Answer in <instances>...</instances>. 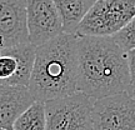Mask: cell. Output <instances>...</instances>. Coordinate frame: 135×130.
I'll use <instances>...</instances> for the list:
<instances>
[{"label":"cell","instance_id":"12","mask_svg":"<svg viewBox=\"0 0 135 130\" xmlns=\"http://www.w3.org/2000/svg\"><path fill=\"white\" fill-rule=\"evenodd\" d=\"M113 39L123 51L129 53L131 50H135V18L119 33L115 34Z\"/></svg>","mask_w":135,"mask_h":130},{"label":"cell","instance_id":"3","mask_svg":"<svg viewBox=\"0 0 135 130\" xmlns=\"http://www.w3.org/2000/svg\"><path fill=\"white\" fill-rule=\"evenodd\" d=\"M135 18V0H98L83 19L75 35L114 36Z\"/></svg>","mask_w":135,"mask_h":130},{"label":"cell","instance_id":"1","mask_svg":"<svg viewBox=\"0 0 135 130\" xmlns=\"http://www.w3.org/2000/svg\"><path fill=\"white\" fill-rule=\"evenodd\" d=\"M76 89L95 100L131 92L126 53L113 36H78Z\"/></svg>","mask_w":135,"mask_h":130},{"label":"cell","instance_id":"8","mask_svg":"<svg viewBox=\"0 0 135 130\" xmlns=\"http://www.w3.org/2000/svg\"><path fill=\"white\" fill-rule=\"evenodd\" d=\"M28 43L26 0H0V49Z\"/></svg>","mask_w":135,"mask_h":130},{"label":"cell","instance_id":"15","mask_svg":"<svg viewBox=\"0 0 135 130\" xmlns=\"http://www.w3.org/2000/svg\"><path fill=\"white\" fill-rule=\"evenodd\" d=\"M0 130H8V129H4V128H0Z\"/></svg>","mask_w":135,"mask_h":130},{"label":"cell","instance_id":"6","mask_svg":"<svg viewBox=\"0 0 135 130\" xmlns=\"http://www.w3.org/2000/svg\"><path fill=\"white\" fill-rule=\"evenodd\" d=\"M29 41L35 48L64 34L63 20L53 0H26Z\"/></svg>","mask_w":135,"mask_h":130},{"label":"cell","instance_id":"10","mask_svg":"<svg viewBox=\"0 0 135 130\" xmlns=\"http://www.w3.org/2000/svg\"><path fill=\"white\" fill-rule=\"evenodd\" d=\"M63 20L64 33L74 34L98 0H53Z\"/></svg>","mask_w":135,"mask_h":130},{"label":"cell","instance_id":"9","mask_svg":"<svg viewBox=\"0 0 135 130\" xmlns=\"http://www.w3.org/2000/svg\"><path fill=\"white\" fill-rule=\"evenodd\" d=\"M34 103L28 86L0 85V128L14 130L15 121Z\"/></svg>","mask_w":135,"mask_h":130},{"label":"cell","instance_id":"11","mask_svg":"<svg viewBox=\"0 0 135 130\" xmlns=\"http://www.w3.org/2000/svg\"><path fill=\"white\" fill-rule=\"evenodd\" d=\"M14 130H46L45 103L35 101L15 121Z\"/></svg>","mask_w":135,"mask_h":130},{"label":"cell","instance_id":"2","mask_svg":"<svg viewBox=\"0 0 135 130\" xmlns=\"http://www.w3.org/2000/svg\"><path fill=\"white\" fill-rule=\"evenodd\" d=\"M78 36L61 34L36 48L29 90L35 101L48 103L78 92Z\"/></svg>","mask_w":135,"mask_h":130},{"label":"cell","instance_id":"7","mask_svg":"<svg viewBox=\"0 0 135 130\" xmlns=\"http://www.w3.org/2000/svg\"><path fill=\"white\" fill-rule=\"evenodd\" d=\"M35 53L31 43L0 49V85L29 88Z\"/></svg>","mask_w":135,"mask_h":130},{"label":"cell","instance_id":"14","mask_svg":"<svg viewBox=\"0 0 135 130\" xmlns=\"http://www.w3.org/2000/svg\"><path fill=\"white\" fill-rule=\"evenodd\" d=\"M130 95H131V97H133V98H135V88H134V89H133V92L130 93Z\"/></svg>","mask_w":135,"mask_h":130},{"label":"cell","instance_id":"5","mask_svg":"<svg viewBox=\"0 0 135 130\" xmlns=\"http://www.w3.org/2000/svg\"><path fill=\"white\" fill-rule=\"evenodd\" d=\"M93 123L94 130H135V98L121 93L95 100Z\"/></svg>","mask_w":135,"mask_h":130},{"label":"cell","instance_id":"4","mask_svg":"<svg viewBox=\"0 0 135 130\" xmlns=\"http://www.w3.org/2000/svg\"><path fill=\"white\" fill-rule=\"evenodd\" d=\"M94 103L81 92L45 103L46 130H94Z\"/></svg>","mask_w":135,"mask_h":130},{"label":"cell","instance_id":"13","mask_svg":"<svg viewBox=\"0 0 135 130\" xmlns=\"http://www.w3.org/2000/svg\"><path fill=\"white\" fill-rule=\"evenodd\" d=\"M126 58H128V65H129V73H130L131 92H133V89L135 88V50H131L129 53H126Z\"/></svg>","mask_w":135,"mask_h":130}]
</instances>
